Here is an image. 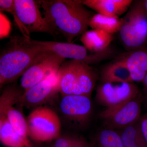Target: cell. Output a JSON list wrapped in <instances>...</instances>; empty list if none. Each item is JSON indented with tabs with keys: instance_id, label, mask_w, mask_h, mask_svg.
Masks as SVG:
<instances>
[{
	"instance_id": "obj_1",
	"label": "cell",
	"mask_w": 147,
	"mask_h": 147,
	"mask_svg": "<svg viewBox=\"0 0 147 147\" xmlns=\"http://www.w3.org/2000/svg\"><path fill=\"white\" fill-rule=\"evenodd\" d=\"M37 2L51 26L68 42L88 31L94 15L82 0H39Z\"/></svg>"
},
{
	"instance_id": "obj_2",
	"label": "cell",
	"mask_w": 147,
	"mask_h": 147,
	"mask_svg": "<svg viewBox=\"0 0 147 147\" xmlns=\"http://www.w3.org/2000/svg\"><path fill=\"white\" fill-rule=\"evenodd\" d=\"M47 51L24 36L11 37L0 56V88L11 84Z\"/></svg>"
},
{
	"instance_id": "obj_3",
	"label": "cell",
	"mask_w": 147,
	"mask_h": 147,
	"mask_svg": "<svg viewBox=\"0 0 147 147\" xmlns=\"http://www.w3.org/2000/svg\"><path fill=\"white\" fill-rule=\"evenodd\" d=\"M58 91L68 95L90 97L97 81L94 69L82 61L70 60L63 63L57 74Z\"/></svg>"
},
{
	"instance_id": "obj_4",
	"label": "cell",
	"mask_w": 147,
	"mask_h": 147,
	"mask_svg": "<svg viewBox=\"0 0 147 147\" xmlns=\"http://www.w3.org/2000/svg\"><path fill=\"white\" fill-rule=\"evenodd\" d=\"M121 20L118 33L123 46L131 51L143 49L147 44V14L144 1H133Z\"/></svg>"
},
{
	"instance_id": "obj_5",
	"label": "cell",
	"mask_w": 147,
	"mask_h": 147,
	"mask_svg": "<svg viewBox=\"0 0 147 147\" xmlns=\"http://www.w3.org/2000/svg\"><path fill=\"white\" fill-rule=\"evenodd\" d=\"M26 120L29 137L34 141L48 142L59 137L60 119L52 109L37 107L29 114Z\"/></svg>"
},
{
	"instance_id": "obj_6",
	"label": "cell",
	"mask_w": 147,
	"mask_h": 147,
	"mask_svg": "<svg viewBox=\"0 0 147 147\" xmlns=\"http://www.w3.org/2000/svg\"><path fill=\"white\" fill-rule=\"evenodd\" d=\"M142 99L140 94L134 98L100 112L99 117L104 128L120 130L140 119Z\"/></svg>"
},
{
	"instance_id": "obj_7",
	"label": "cell",
	"mask_w": 147,
	"mask_h": 147,
	"mask_svg": "<svg viewBox=\"0 0 147 147\" xmlns=\"http://www.w3.org/2000/svg\"><path fill=\"white\" fill-rule=\"evenodd\" d=\"M32 41L40 45L45 51L52 52L65 59H69L82 61L89 65L107 59L113 55V51L110 48L102 53H89V50L84 46L71 42L39 41L34 40H32Z\"/></svg>"
},
{
	"instance_id": "obj_8",
	"label": "cell",
	"mask_w": 147,
	"mask_h": 147,
	"mask_svg": "<svg viewBox=\"0 0 147 147\" xmlns=\"http://www.w3.org/2000/svg\"><path fill=\"white\" fill-rule=\"evenodd\" d=\"M17 17L29 34L42 32L55 36L58 33L42 16L37 1L14 0Z\"/></svg>"
},
{
	"instance_id": "obj_9",
	"label": "cell",
	"mask_w": 147,
	"mask_h": 147,
	"mask_svg": "<svg viewBox=\"0 0 147 147\" xmlns=\"http://www.w3.org/2000/svg\"><path fill=\"white\" fill-rule=\"evenodd\" d=\"M59 108L64 118L76 128L85 126L90 121L92 112L90 98L85 95L64 96Z\"/></svg>"
},
{
	"instance_id": "obj_10",
	"label": "cell",
	"mask_w": 147,
	"mask_h": 147,
	"mask_svg": "<svg viewBox=\"0 0 147 147\" xmlns=\"http://www.w3.org/2000/svg\"><path fill=\"white\" fill-rule=\"evenodd\" d=\"M65 59L47 51L21 76L20 87L24 91L57 73Z\"/></svg>"
},
{
	"instance_id": "obj_11",
	"label": "cell",
	"mask_w": 147,
	"mask_h": 147,
	"mask_svg": "<svg viewBox=\"0 0 147 147\" xmlns=\"http://www.w3.org/2000/svg\"><path fill=\"white\" fill-rule=\"evenodd\" d=\"M140 94L139 88L133 82L101 83L96 88L95 98L98 104L107 108L123 103Z\"/></svg>"
},
{
	"instance_id": "obj_12",
	"label": "cell",
	"mask_w": 147,
	"mask_h": 147,
	"mask_svg": "<svg viewBox=\"0 0 147 147\" xmlns=\"http://www.w3.org/2000/svg\"><path fill=\"white\" fill-rule=\"evenodd\" d=\"M18 98L9 92L3 93L0 96V116L5 115L13 130L28 144L32 147L28 137V129L26 120L20 110L14 107L18 103Z\"/></svg>"
},
{
	"instance_id": "obj_13",
	"label": "cell",
	"mask_w": 147,
	"mask_h": 147,
	"mask_svg": "<svg viewBox=\"0 0 147 147\" xmlns=\"http://www.w3.org/2000/svg\"><path fill=\"white\" fill-rule=\"evenodd\" d=\"M57 74L26 90L20 98L21 105L28 107H35L42 105L59 92Z\"/></svg>"
},
{
	"instance_id": "obj_14",
	"label": "cell",
	"mask_w": 147,
	"mask_h": 147,
	"mask_svg": "<svg viewBox=\"0 0 147 147\" xmlns=\"http://www.w3.org/2000/svg\"><path fill=\"white\" fill-rule=\"evenodd\" d=\"M84 5L96 11L97 13L119 17L130 8L132 0H82Z\"/></svg>"
},
{
	"instance_id": "obj_15",
	"label": "cell",
	"mask_w": 147,
	"mask_h": 147,
	"mask_svg": "<svg viewBox=\"0 0 147 147\" xmlns=\"http://www.w3.org/2000/svg\"><path fill=\"white\" fill-rule=\"evenodd\" d=\"M101 83L133 82L131 75L124 60L119 59L107 64L100 72Z\"/></svg>"
},
{
	"instance_id": "obj_16",
	"label": "cell",
	"mask_w": 147,
	"mask_h": 147,
	"mask_svg": "<svg viewBox=\"0 0 147 147\" xmlns=\"http://www.w3.org/2000/svg\"><path fill=\"white\" fill-rule=\"evenodd\" d=\"M124 60L133 82H143L147 74V49L130 51L122 57Z\"/></svg>"
},
{
	"instance_id": "obj_17",
	"label": "cell",
	"mask_w": 147,
	"mask_h": 147,
	"mask_svg": "<svg viewBox=\"0 0 147 147\" xmlns=\"http://www.w3.org/2000/svg\"><path fill=\"white\" fill-rule=\"evenodd\" d=\"M113 38V34L102 30L92 29L84 33L81 36L80 40L90 52L100 53L109 48Z\"/></svg>"
},
{
	"instance_id": "obj_18",
	"label": "cell",
	"mask_w": 147,
	"mask_h": 147,
	"mask_svg": "<svg viewBox=\"0 0 147 147\" xmlns=\"http://www.w3.org/2000/svg\"><path fill=\"white\" fill-rule=\"evenodd\" d=\"M121 136L124 147H147L139 124L136 122L121 130H117Z\"/></svg>"
},
{
	"instance_id": "obj_19",
	"label": "cell",
	"mask_w": 147,
	"mask_h": 147,
	"mask_svg": "<svg viewBox=\"0 0 147 147\" xmlns=\"http://www.w3.org/2000/svg\"><path fill=\"white\" fill-rule=\"evenodd\" d=\"M0 140L8 147H32L16 134L5 115L0 116Z\"/></svg>"
},
{
	"instance_id": "obj_20",
	"label": "cell",
	"mask_w": 147,
	"mask_h": 147,
	"mask_svg": "<svg viewBox=\"0 0 147 147\" xmlns=\"http://www.w3.org/2000/svg\"><path fill=\"white\" fill-rule=\"evenodd\" d=\"M121 26L119 17H110L96 13L91 19L89 26L92 29L102 30L110 34L119 32Z\"/></svg>"
},
{
	"instance_id": "obj_21",
	"label": "cell",
	"mask_w": 147,
	"mask_h": 147,
	"mask_svg": "<svg viewBox=\"0 0 147 147\" xmlns=\"http://www.w3.org/2000/svg\"><path fill=\"white\" fill-rule=\"evenodd\" d=\"M95 140L96 147H124L117 130L104 128L98 131Z\"/></svg>"
},
{
	"instance_id": "obj_22",
	"label": "cell",
	"mask_w": 147,
	"mask_h": 147,
	"mask_svg": "<svg viewBox=\"0 0 147 147\" xmlns=\"http://www.w3.org/2000/svg\"><path fill=\"white\" fill-rule=\"evenodd\" d=\"M0 9L1 11H7L12 14L13 17L15 18L16 23L19 27V29L21 30L23 36L28 38H30V34L28 33L26 31L24 28L17 17L16 11H15L14 0H1L0 1Z\"/></svg>"
},
{
	"instance_id": "obj_23",
	"label": "cell",
	"mask_w": 147,
	"mask_h": 147,
	"mask_svg": "<svg viewBox=\"0 0 147 147\" xmlns=\"http://www.w3.org/2000/svg\"><path fill=\"white\" fill-rule=\"evenodd\" d=\"M80 139L70 136L59 137L56 140L53 147H72Z\"/></svg>"
},
{
	"instance_id": "obj_24",
	"label": "cell",
	"mask_w": 147,
	"mask_h": 147,
	"mask_svg": "<svg viewBox=\"0 0 147 147\" xmlns=\"http://www.w3.org/2000/svg\"><path fill=\"white\" fill-rule=\"evenodd\" d=\"M139 124L142 134L147 143V113L140 118Z\"/></svg>"
},
{
	"instance_id": "obj_25",
	"label": "cell",
	"mask_w": 147,
	"mask_h": 147,
	"mask_svg": "<svg viewBox=\"0 0 147 147\" xmlns=\"http://www.w3.org/2000/svg\"><path fill=\"white\" fill-rule=\"evenodd\" d=\"M72 147H92L84 139L80 138L78 142Z\"/></svg>"
},
{
	"instance_id": "obj_26",
	"label": "cell",
	"mask_w": 147,
	"mask_h": 147,
	"mask_svg": "<svg viewBox=\"0 0 147 147\" xmlns=\"http://www.w3.org/2000/svg\"><path fill=\"white\" fill-rule=\"evenodd\" d=\"M142 82L144 84V91L145 92V94L147 95V74Z\"/></svg>"
},
{
	"instance_id": "obj_27",
	"label": "cell",
	"mask_w": 147,
	"mask_h": 147,
	"mask_svg": "<svg viewBox=\"0 0 147 147\" xmlns=\"http://www.w3.org/2000/svg\"><path fill=\"white\" fill-rule=\"evenodd\" d=\"M144 6L145 11L147 14V0L144 1Z\"/></svg>"
},
{
	"instance_id": "obj_28",
	"label": "cell",
	"mask_w": 147,
	"mask_h": 147,
	"mask_svg": "<svg viewBox=\"0 0 147 147\" xmlns=\"http://www.w3.org/2000/svg\"><path fill=\"white\" fill-rule=\"evenodd\" d=\"M146 103L147 106V95H146Z\"/></svg>"
}]
</instances>
